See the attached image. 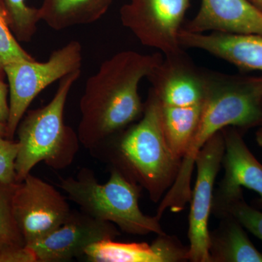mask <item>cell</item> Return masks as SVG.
Listing matches in <instances>:
<instances>
[{
    "label": "cell",
    "instance_id": "6da1fadb",
    "mask_svg": "<svg viewBox=\"0 0 262 262\" xmlns=\"http://www.w3.org/2000/svg\"><path fill=\"white\" fill-rule=\"evenodd\" d=\"M161 53L119 52L86 81L80 98L79 140L87 149L139 120L144 113L139 87L163 61Z\"/></svg>",
    "mask_w": 262,
    "mask_h": 262
},
{
    "label": "cell",
    "instance_id": "7a4b0ae2",
    "mask_svg": "<svg viewBox=\"0 0 262 262\" xmlns=\"http://www.w3.org/2000/svg\"><path fill=\"white\" fill-rule=\"evenodd\" d=\"M89 151L95 158L145 189L154 203L159 202L173 186L182 163L167 144L159 104L150 90L139 121L101 141Z\"/></svg>",
    "mask_w": 262,
    "mask_h": 262
},
{
    "label": "cell",
    "instance_id": "3957f363",
    "mask_svg": "<svg viewBox=\"0 0 262 262\" xmlns=\"http://www.w3.org/2000/svg\"><path fill=\"white\" fill-rule=\"evenodd\" d=\"M206 97L195 134L177 176L190 185L195 158L203 145L227 127L247 130L262 125V75H228L204 69Z\"/></svg>",
    "mask_w": 262,
    "mask_h": 262
},
{
    "label": "cell",
    "instance_id": "277c9868",
    "mask_svg": "<svg viewBox=\"0 0 262 262\" xmlns=\"http://www.w3.org/2000/svg\"><path fill=\"white\" fill-rule=\"evenodd\" d=\"M76 71L59 81L51 101L31 110L22 118L16 133L20 144L15 161L17 183L21 182L38 163L61 170L70 166L80 148L77 133L64 122V108L72 86L80 78Z\"/></svg>",
    "mask_w": 262,
    "mask_h": 262
},
{
    "label": "cell",
    "instance_id": "5b68a950",
    "mask_svg": "<svg viewBox=\"0 0 262 262\" xmlns=\"http://www.w3.org/2000/svg\"><path fill=\"white\" fill-rule=\"evenodd\" d=\"M105 184L98 182L94 172L82 168L76 177L60 178L58 187L84 213L111 222L122 232L136 235L165 234L156 215L144 214L139 207L141 188L118 170L110 168Z\"/></svg>",
    "mask_w": 262,
    "mask_h": 262
},
{
    "label": "cell",
    "instance_id": "8992f818",
    "mask_svg": "<svg viewBox=\"0 0 262 262\" xmlns=\"http://www.w3.org/2000/svg\"><path fill=\"white\" fill-rule=\"evenodd\" d=\"M82 60L80 42L72 40L53 51L46 61L26 60L5 66L10 93L7 139H13L33 100L53 82L81 70Z\"/></svg>",
    "mask_w": 262,
    "mask_h": 262
},
{
    "label": "cell",
    "instance_id": "52a82bcc",
    "mask_svg": "<svg viewBox=\"0 0 262 262\" xmlns=\"http://www.w3.org/2000/svg\"><path fill=\"white\" fill-rule=\"evenodd\" d=\"M189 7L190 0H129L120 18L141 44L167 56L184 50L179 33Z\"/></svg>",
    "mask_w": 262,
    "mask_h": 262
},
{
    "label": "cell",
    "instance_id": "ba28073f",
    "mask_svg": "<svg viewBox=\"0 0 262 262\" xmlns=\"http://www.w3.org/2000/svg\"><path fill=\"white\" fill-rule=\"evenodd\" d=\"M225 154V139L219 131L203 145L195 158L196 179L190 199L188 261L210 262L209 222L215 179Z\"/></svg>",
    "mask_w": 262,
    "mask_h": 262
},
{
    "label": "cell",
    "instance_id": "9c48e42d",
    "mask_svg": "<svg viewBox=\"0 0 262 262\" xmlns=\"http://www.w3.org/2000/svg\"><path fill=\"white\" fill-rule=\"evenodd\" d=\"M13 210L26 246L56 230L72 212L68 202L59 191L31 173L17 184Z\"/></svg>",
    "mask_w": 262,
    "mask_h": 262
},
{
    "label": "cell",
    "instance_id": "30bf717a",
    "mask_svg": "<svg viewBox=\"0 0 262 262\" xmlns=\"http://www.w3.org/2000/svg\"><path fill=\"white\" fill-rule=\"evenodd\" d=\"M120 232L111 222L95 219L83 211L72 210L64 223L46 237L27 246L37 262L66 261L84 256L91 245L115 239Z\"/></svg>",
    "mask_w": 262,
    "mask_h": 262
},
{
    "label": "cell",
    "instance_id": "8fae6325",
    "mask_svg": "<svg viewBox=\"0 0 262 262\" xmlns=\"http://www.w3.org/2000/svg\"><path fill=\"white\" fill-rule=\"evenodd\" d=\"M222 130L225 139L222 160L225 176L213 192L211 209L217 217L231 201L244 195L242 187L257 193L262 204V164L248 149L239 129L227 127Z\"/></svg>",
    "mask_w": 262,
    "mask_h": 262
},
{
    "label": "cell",
    "instance_id": "7c38bea8",
    "mask_svg": "<svg viewBox=\"0 0 262 262\" xmlns=\"http://www.w3.org/2000/svg\"><path fill=\"white\" fill-rule=\"evenodd\" d=\"M147 79L150 91L161 106L189 107L204 103V69L196 67L184 50L164 56Z\"/></svg>",
    "mask_w": 262,
    "mask_h": 262
},
{
    "label": "cell",
    "instance_id": "4fadbf2b",
    "mask_svg": "<svg viewBox=\"0 0 262 262\" xmlns=\"http://www.w3.org/2000/svg\"><path fill=\"white\" fill-rule=\"evenodd\" d=\"M182 29L192 33L262 35V10L250 0H202L199 11Z\"/></svg>",
    "mask_w": 262,
    "mask_h": 262
},
{
    "label": "cell",
    "instance_id": "5bb4252c",
    "mask_svg": "<svg viewBox=\"0 0 262 262\" xmlns=\"http://www.w3.org/2000/svg\"><path fill=\"white\" fill-rule=\"evenodd\" d=\"M182 48H194L244 70L262 72V35L227 33H192L182 29Z\"/></svg>",
    "mask_w": 262,
    "mask_h": 262
},
{
    "label": "cell",
    "instance_id": "9a60e30c",
    "mask_svg": "<svg viewBox=\"0 0 262 262\" xmlns=\"http://www.w3.org/2000/svg\"><path fill=\"white\" fill-rule=\"evenodd\" d=\"M188 253L189 246L165 233L151 245L104 239L90 246L84 256L93 262H180L188 261Z\"/></svg>",
    "mask_w": 262,
    "mask_h": 262
},
{
    "label": "cell",
    "instance_id": "2e32d148",
    "mask_svg": "<svg viewBox=\"0 0 262 262\" xmlns=\"http://www.w3.org/2000/svg\"><path fill=\"white\" fill-rule=\"evenodd\" d=\"M220 225L209 232L210 262H262L243 225L233 215L221 217Z\"/></svg>",
    "mask_w": 262,
    "mask_h": 262
},
{
    "label": "cell",
    "instance_id": "e0dca14e",
    "mask_svg": "<svg viewBox=\"0 0 262 262\" xmlns=\"http://www.w3.org/2000/svg\"><path fill=\"white\" fill-rule=\"evenodd\" d=\"M113 0H42L41 21L56 31L89 25L107 13Z\"/></svg>",
    "mask_w": 262,
    "mask_h": 262
},
{
    "label": "cell",
    "instance_id": "ac0fdd59",
    "mask_svg": "<svg viewBox=\"0 0 262 262\" xmlns=\"http://www.w3.org/2000/svg\"><path fill=\"white\" fill-rule=\"evenodd\" d=\"M158 104L167 144L175 158L182 161L195 134L203 103L189 107H172L161 106L159 103Z\"/></svg>",
    "mask_w": 262,
    "mask_h": 262
},
{
    "label": "cell",
    "instance_id": "d6986e66",
    "mask_svg": "<svg viewBox=\"0 0 262 262\" xmlns=\"http://www.w3.org/2000/svg\"><path fill=\"white\" fill-rule=\"evenodd\" d=\"M17 184L0 182V250L27 246L13 210V196Z\"/></svg>",
    "mask_w": 262,
    "mask_h": 262
},
{
    "label": "cell",
    "instance_id": "ffe728a7",
    "mask_svg": "<svg viewBox=\"0 0 262 262\" xmlns=\"http://www.w3.org/2000/svg\"><path fill=\"white\" fill-rule=\"evenodd\" d=\"M8 12L10 28L18 42H29L37 31L40 20L39 8L27 4V0H3Z\"/></svg>",
    "mask_w": 262,
    "mask_h": 262
},
{
    "label": "cell",
    "instance_id": "44dd1931",
    "mask_svg": "<svg viewBox=\"0 0 262 262\" xmlns=\"http://www.w3.org/2000/svg\"><path fill=\"white\" fill-rule=\"evenodd\" d=\"M18 42L10 28L4 3L0 0V78L5 76V66L15 61L35 60Z\"/></svg>",
    "mask_w": 262,
    "mask_h": 262
},
{
    "label": "cell",
    "instance_id": "7402d4cb",
    "mask_svg": "<svg viewBox=\"0 0 262 262\" xmlns=\"http://www.w3.org/2000/svg\"><path fill=\"white\" fill-rule=\"evenodd\" d=\"M227 214L233 215L245 229L262 241V213L246 203L244 196L231 201L218 218Z\"/></svg>",
    "mask_w": 262,
    "mask_h": 262
},
{
    "label": "cell",
    "instance_id": "603a6c76",
    "mask_svg": "<svg viewBox=\"0 0 262 262\" xmlns=\"http://www.w3.org/2000/svg\"><path fill=\"white\" fill-rule=\"evenodd\" d=\"M19 149L18 141L0 136V182L16 184L15 161Z\"/></svg>",
    "mask_w": 262,
    "mask_h": 262
},
{
    "label": "cell",
    "instance_id": "cb8c5ba5",
    "mask_svg": "<svg viewBox=\"0 0 262 262\" xmlns=\"http://www.w3.org/2000/svg\"><path fill=\"white\" fill-rule=\"evenodd\" d=\"M9 85L0 78V122L6 124L9 117V101H8Z\"/></svg>",
    "mask_w": 262,
    "mask_h": 262
},
{
    "label": "cell",
    "instance_id": "d4e9b609",
    "mask_svg": "<svg viewBox=\"0 0 262 262\" xmlns=\"http://www.w3.org/2000/svg\"><path fill=\"white\" fill-rule=\"evenodd\" d=\"M256 140L258 145L262 147V125L258 127L256 133Z\"/></svg>",
    "mask_w": 262,
    "mask_h": 262
},
{
    "label": "cell",
    "instance_id": "484cf974",
    "mask_svg": "<svg viewBox=\"0 0 262 262\" xmlns=\"http://www.w3.org/2000/svg\"><path fill=\"white\" fill-rule=\"evenodd\" d=\"M0 136L7 138V125L2 122H0Z\"/></svg>",
    "mask_w": 262,
    "mask_h": 262
},
{
    "label": "cell",
    "instance_id": "4316f807",
    "mask_svg": "<svg viewBox=\"0 0 262 262\" xmlns=\"http://www.w3.org/2000/svg\"><path fill=\"white\" fill-rule=\"evenodd\" d=\"M253 5H256L258 8L262 10V0H250Z\"/></svg>",
    "mask_w": 262,
    "mask_h": 262
}]
</instances>
